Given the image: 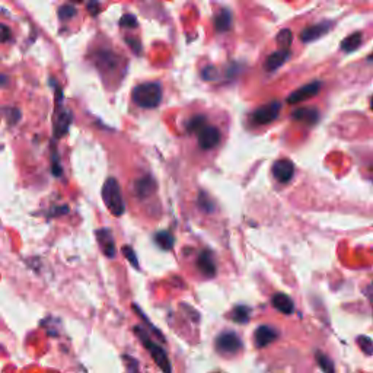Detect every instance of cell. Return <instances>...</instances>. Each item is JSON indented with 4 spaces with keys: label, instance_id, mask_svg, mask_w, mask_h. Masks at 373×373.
<instances>
[{
    "label": "cell",
    "instance_id": "1",
    "mask_svg": "<svg viewBox=\"0 0 373 373\" xmlns=\"http://www.w3.org/2000/svg\"><path fill=\"white\" fill-rule=\"evenodd\" d=\"M134 333L138 337L140 343L145 345V348L148 350V353L152 356V359L158 365V367L163 373H172V365L170 362V357H168V353L165 352V348H163L162 345H159L156 341H153L152 337L149 336V333L145 331V328H143L142 325H136L134 326Z\"/></svg>",
    "mask_w": 373,
    "mask_h": 373
},
{
    "label": "cell",
    "instance_id": "2",
    "mask_svg": "<svg viewBox=\"0 0 373 373\" xmlns=\"http://www.w3.org/2000/svg\"><path fill=\"white\" fill-rule=\"evenodd\" d=\"M131 98L140 108H155L162 101V88L155 82L140 83L133 89Z\"/></svg>",
    "mask_w": 373,
    "mask_h": 373
},
{
    "label": "cell",
    "instance_id": "3",
    "mask_svg": "<svg viewBox=\"0 0 373 373\" xmlns=\"http://www.w3.org/2000/svg\"><path fill=\"white\" fill-rule=\"evenodd\" d=\"M102 200L114 216H122L126 212V206L122 194L120 184L115 178H109L102 186Z\"/></svg>",
    "mask_w": 373,
    "mask_h": 373
},
{
    "label": "cell",
    "instance_id": "4",
    "mask_svg": "<svg viewBox=\"0 0 373 373\" xmlns=\"http://www.w3.org/2000/svg\"><path fill=\"white\" fill-rule=\"evenodd\" d=\"M218 353L225 355V356H232L239 353L244 344L239 338V336L233 331H223L216 337L215 341Z\"/></svg>",
    "mask_w": 373,
    "mask_h": 373
},
{
    "label": "cell",
    "instance_id": "5",
    "mask_svg": "<svg viewBox=\"0 0 373 373\" xmlns=\"http://www.w3.org/2000/svg\"><path fill=\"white\" fill-rule=\"evenodd\" d=\"M280 109H282V104L278 101H271L263 107H259L251 114V123L254 126H266L277 119Z\"/></svg>",
    "mask_w": 373,
    "mask_h": 373
},
{
    "label": "cell",
    "instance_id": "6",
    "mask_svg": "<svg viewBox=\"0 0 373 373\" xmlns=\"http://www.w3.org/2000/svg\"><path fill=\"white\" fill-rule=\"evenodd\" d=\"M197 134V143L200 146V149L203 150H210V149H215L219 143H220V138H222V133L218 127L215 126H207L206 123L199 127L196 131Z\"/></svg>",
    "mask_w": 373,
    "mask_h": 373
},
{
    "label": "cell",
    "instance_id": "7",
    "mask_svg": "<svg viewBox=\"0 0 373 373\" xmlns=\"http://www.w3.org/2000/svg\"><path fill=\"white\" fill-rule=\"evenodd\" d=\"M280 333L271 325H261L254 333V341L259 348H264L266 345L274 343L278 338Z\"/></svg>",
    "mask_w": 373,
    "mask_h": 373
},
{
    "label": "cell",
    "instance_id": "8",
    "mask_svg": "<svg viewBox=\"0 0 373 373\" xmlns=\"http://www.w3.org/2000/svg\"><path fill=\"white\" fill-rule=\"evenodd\" d=\"M319 89H321V82L308 83L305 86L296 89L295 92H292L290 95L288 97V102L289 104H299L302 101H307V100L315 97L316 93L319 92Z\"/></svg>",
    "mask_w": 373,
    "mask_h": 373
},
{
    "label": "cell",
    "instance_id": "9",
    "mask_svg": "<svg viewBox=\"0 0 373 373\" xmlns=\"http://www.w3.org/2000/svg\"><path fill=\"white\" fill-rule=\"evenodd\" d=\"M273 175H274V178L278 182H282V184L289 182L293 178V175H295L293 163L290 160H288V159L277 160L273 165Z\"/></svg>",
    "mask_w": 373,
    "mask_h": 373
},
{
    "label": "cell",
    "instance_id": "10",
    "mask_svg": "<svg viewBox=\"0 0 373 373\" xmlns=\"http://www.w3.org/2000/svg\"><path fill=\"white\" fill-rule=\"evenodd\" d=\"M197 268L204 277H215L216 276V263L213 254L208 249H204L197 256Z\"/></svg>",
    "mask_w": 373,
    "mask_h": 373
},
{
    "label": "cell",
    "instance_id": "11",
    "mask_svg": "<svg viewBox=\"0 0 373 373\" xmlns=\"http://www.w3.org/2000/svg\"><path fill=\"white\" fill-rule=\"evenodd\" d=\"M97 239H98L102 254L108 256V259H114L117 254V248H115V241H114L111 230L109 229L97 230Z\"/></svg>",
    "mask_w": 373,
    "mask_h": 373
},
{
    "label": "cell",
    "instance_id": "12",
    "mask_svg": "<svg viewBox=\"0 0 373 373\" xmlns=\"http://www.w3.org/2000/svg\"><path fill=\"white\" fill-rule=\"evenodd\" d=\"M333 27V22H321V23H316V25H312L307 30H303L300 32V40L303 42H312L315 40H319L321 37H324L326 32L330 31V28Z\"/></svg>",
    "mask_w": 373,
    "mask_h": 373
},
{
    "label": "cell",
    "instance_id": "13",
    "mask_svg": "<svg viewBox=\"0 0 373 373\" xmlns=\"http://www.w3.org/2000/svg\"><path fill=\"white\" fill-rule=\"evenodd\" d=\"M271 305L285 315H292L295 311V305H293V300L290 296H288L286 293H276L271 299Z\"/></svg>",
    "mask_w": 373,
    "mask_h": 373
},
{
    "label": "cell",
    "instance_id": "14",
    "mask_svg": "<svg viewBox=\"0 0 373 373\" xmlns=\"http://www.w3.org/2000/svg\"><path fill=\"white\" fill-rule=\"evenodd\" d=\"M290 57V50H277L273 54H270L264 61V70L267 72H274L280 66H283L288 59Z\"/></svg>",
    "mask_w": 373,
    "mask_h": 373
},
{
    "label": "cell",
    "instance_id": "15",
    "mask_svg": "<svg viewBox=\"0 0 373 373\" xmlns=\"http://www.w3.org/2000/svg\"><path fill=\"white\" fill-rule=\"evenodd\" d=\"M155 189H156V184H155L152 177H143V178H140L138 181H136L134 190H136V194L138 199H146V197L152 196Z\"/></svg>",
    "mask_w": 373,
    "mask_h": 373
},
{
    "label": "cell",
    "instance_id": "16",
    "mask_svg": "<svg viewBox=\"0 0 373 373\" xmlns=\"http://www.w3.org/2000/svg\"><path fill=\"white\" fill-rule=\"evenodd\" d=\"M70 123H72V114H70L67 109L59 111L57 117H56V123H54L56 137L64 136L70 127Z\"/></svg>",
    "mask_w": 373,
    "mask_h": 373
},
{
    "label": "cell",
    "instance_id": "17",
    "mask_svg": "<svg viewBox=\"0 0 373 373\" xmlns=\"http://www.w3.org/2000/svg\"><path fill=\"white\" fill-rule=\"evenodd\" d=\"M292 117H293L295 120L302 122V123H307V124H316V122L319 119L318 111L314 109V108H300V109H296Z\"/></svg>",
    "mask_w": 373,
    "mask_h": 373
},
{
    "label": "cell",
    "instance_id": "18",
    "mask_svg": "<svg viewBox=\"0 0 373 373\" xmlns=\"http://www.w3.org/2000/svg\"><path fill=\"white\" fill-rule=\"evenodd\" d=\"M215 27L219 32H226L232 27V13L227 9H222L215 20Z\"/></svg>",
    "mask_w": 373,
    "mask_h": 373
},
{
    "label": "cell",
    "instance_id": "19",
    "mask_svg": "<svg viewBox=\"0 0 373 373\" xmlns=\"http://www.w3.org/2000/svg\"><path fill=\"white\" fill-rule=\"evenodd\" d=\"M362 38L363 35L360 32H355L352 34L350 37H347L343 44H341V49L345 52V53H352V52H356L360 44H362Z\"/></svg>",
    "mask_w": 373,
    "mask_h": 373
},
{
    "label": "cell",
    "instance_id": "20",
    "mask_svg": "<svg viewBox=\"0 0 373 373\" xmlns=\"http://www.w3.org/2000/svg\"><path fill=\"white\" fill-rule=\"evenodd\" d=\"M155 242L162 249H171L175 244V238L172 237V233H170L168 230H162V232H158L155 235Z\"/></svg>",
    "mask_w": 373,
    "mask_h": 373
},
{
    "label": "cell",
    "instance_id": "21",
    "mask_svg": "<svg viewBox=\"0 0 373 373\" xmlns=\"http://www.w3.org/2000/svg\"><path fill=\"white\" fill-rule=\"evenodd\" d=\"M230 318L238 324H247L251 318V309L245 305H238L232 309Z\"/></svg>",
    "mask_w": 373,
    "mask_h": 373
},
{
    "label": "cell",
    "instance_id": "22",
    "mask_svg": "<svg viewBox=\"0 0 373 373\" xmlns=\"http://www.w3.org/2000/svg\"><path fill=\"white\" fill-rule=\"evenodd\" d=\"M316 362H318V366L322 369L324 373H336V367H334V363L333 360L324 355V353H316Z\"/></svg>",
    "mask_w": 373,
    "mask_h": 373
},
{
    "label": "cell",
    "instance_id": "23",
    "mask_svg": "<svg viewBox=\"0 0 373 373\" xmlns=\"http://www.w3.org/2000/svg\"><path fill=\"white\" fill-rule=\"evenodd\" d=\"M292 40H293V35H292L290 30L280 31V34L277 35V42L280 47H282L280 50H289L290 45H292Z\"/></svg>",
    "mask_w": 373,
    "mask_h": 373
},
{
    "label": "cell",
    "instance_id": "24",
    "mask_svg": "<svg viewBox=\"0 0 373 373\" xmlns=\"http://www.w3.org/2000/svg\"><path fill=\"white\" fill-rule=\"evenodd\" d=\"M206 123V117L203 115H196L193 117V119L189 120V123H186V130H189L190 133H194L199 127H201L203 124Z\"/></svg>",
    "mask_w": 373,
    "mask_h": 373
},
{
    "label": "cell",
    "instance_id": "25",
    "mask_svg": "<svg viewBox=\"0 0 373 373\" xmlns=\"http://www.w3.org/2000/svg\"><path fill=\"white\" fill-rule=\"evenodd\" d=\"M357 344L362 347L363 352L367 355V356H372V350H373V344H372V338L366 337V336H360L357 337Z\"/></svg>",
    "mask_w": 373,
    "mask_h": 373
},
{
    "label": "cell",
    "instance_id": "26",
    "mask_svg": "<svg viewBox=\"0 0 373 373\" xmlns=\"http://www.w3.org/2000/svg\"><path fill=\"white\" fill-rule=\"evenodd\" d=\"M123 254H124L126 259L129 260V263H130L134 268L138 270V261H137V256H136L134 249H133L131 247H129V245H124V247H123Z\"/></svg>",
    "mask_w": 373,
    "mask_h": 373
},
{
    "label": "cell",
    "instance_id": "27",
    "mask_svg": "<svg viewBox=\"0 0 373 373\" xmlns=\"http://www.w3.org/2000/svg\"><path fill=\"white\" fill-rule=\"evenodd\" d=\"M199 204L204 210V212H213V203H212V200H210L204 193L200 194Z\"/></svg>",
    "mask_w": 373,
    "mask_h": 373
},
{
    "label": "cell",
    "instance_id": "28",
    "mask_svg": "<svg viewBox=\"0 0 373 373\" xmlns=\"http://www.w3.org/2000/svg\"><path fill=\"white\" fill-rule=\"evenodd\" d=\"M75 15H76V9L73 6H69V5L61 6L59 11V16L61 19H70V18H73Z\"/></svg>",
    "mask_w": 373,
    "mask_h": 373
},
{
    "label": "cell",
    "instance_id": "29",
    "mask_svg": "<svg viewBox=\"0 0 373 373\" xmlns=\"http://www.w3.org/2000/svg\"><path fill=\"white\" fill-rule=\"evenodd\" d=\"M12 40V32L6 25H2L0 23V42H6Z\"/></svg>",
    "mask_w": 373,
    "mask_h": 373
},
{
    "label": "cell",
    "instance_id": "30",
    "mask_svg": "<svg viewBox=\"0 0 373 373\" xmlns=\"http://www.w3.org/2000/svg\"><path fill=\"white\" fill-rule=\"evenodd\" d=\"M120 23H122V25L123 27H137V20L134 19V16H131V15H126V16H123V19L120 20Z\"/></svg>",
    "mask_w": 373,
    "mask_h": 373
}]
</instances>
